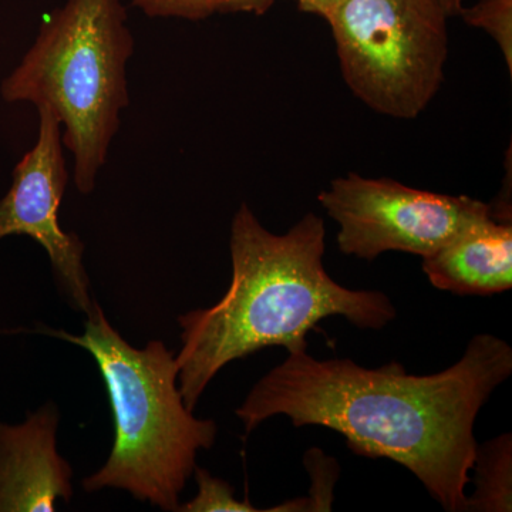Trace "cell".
<instances>
[{
	"label": "cell",
	"mask_w": 512,
	"mask_h": 512,
	"mask_svg": "<svg viewBox=\"0 0 512 512\" xmlns=\"http://www.w3.org/2000/svg\"><path fill=\"white\" fill-rule=\"evenodd\" d=\"M511 373V346L494 335L474 336L456 365L429 376L409 375L397 362L367 369L298 350L266 373L235 413L247 433L274 416L293 427L338 431L353 453L389 458L444 510L466 512L477 416Z\"/></svg>",
	"instance_id": "6da1fadb"
},
{
	"label": "cell",
	"mask_w": 512,
	"mask_h": 512,
	"mask_svg": "<svg viewBox=\"0 0 512 512\" xmlns=\"http://www.w3.org/2000/svg\"><path fill=\"white\" fill-rule=\"evenodd\" d=\"M325 237V222L313 212L278 235L245 202L239 207L231 225L227 293L211 308L178 318V386L191 412L228 363L271 346L306 350V335L322 319L342 316L373 330L396 319L389 296L345 288L326 272Z\"/></svg>",
	"instance_id": "7a4b0ae2"
},
{
	"label": "cell",
	"mask_w": 512,
	"mask_h": 512,
	"mask_svg": "<svg viewBox=\"0 0 512 512\" xmlns=\"http://www.w3.org/2000/svg\"><path fill=\"white\" fill-rule=\"evenodd\" d=\"M83 335L46 329V335L90 353L109 392L114 446L107 463L83 481L84 490L119 488L164 511H178L200 450L217 439V424L185 406L173 352L160 340L137 349L94 303Z\"/></svg>",
	"instance_id": "3957f363"
},
{
	"label": "cell",
	"mask_w": 512,
	"mask_h": 512,
	"mask_svg": "<svg viewBox=\"0 0 512 512\" xmlns=\"http://www.w3.org/2000/svg\"><path fill=\"white\" fill-rule=\"evenodd\" d=\"M134 39L121 0H66L0 86L9 103L45 107L73 154L77 190L90 194L130 103L127 63Z\"/></svg>",
	"instance_id": "277c9868"
},
{
	"label": "cell",
	"mask_w": 512,
	"mask_h": 512,
	"mask_svg": "<svg viewBox=\"0 0 512 512\" xmlns=\"http://www.w3.org/2000/svg\"><path fill=\"white\" fill-rule=\"evenodd\" d=\"M448 16L437 0H348L328 19L343 79L367 107L412 120L439 92Z\"/></svg>",
	"instance_id": "5b68a950"
},
{
	"label": "cell",
	"mask_w": 512,
	"mask_h": 512,
	"mask_svg": "<svg viewBox=\"0 0 512 512\" xmlns=\"http://www.w3.org/2000/svg\"><path fill=\"white\" fill-rule=\"evenodd\" d=\"M318 200L339 224L340 251L366 261L389 251L427 258L491 217V205L467 195L436 194L355 173L333 180Z\"/></svg>",
	"instance_id": "8992f818"
},
{
	"label": "cell",
	"mask_w": 512,
	"mask_h": 512,
	"mask_svg": "<svg viewBox=\"0 0 512 512\" xmlns=\"http://www.w3.org/2000/svg\"><path fill=\"white\" fill-rule=\"evenodd\" d=\"M39 134L32 150L13 170L8 194L0 200V239L26 235L45 248L60 292L76 311H92L90 281L84 268V244L60 227L59 210L69 174L63 154L62 126L39 107Z\"/></svg>",
	"instance_id": "52a82bcc"
},
{
	"label": "cell",
	"mask_w": 512,
	"mask_h": 512,
	"mask_svg": "<svg viewBox=\"0 0 512 512\" xmlns=\"http://www.w3.org/2000/svg\"><path fill=\"white\" fill-rule=\"evenodd\" d=\"M57 426L53 403L25 423H0V512H53L57 500L69 503L73 471L57 453Z\"/></svg>",
	"instance_id": "ba28073f"
},
{
	"label": "cell",
	"mask_w": 512,
	"mask_h": 512,
	"mask_svg": "<svg viewBox=\"0 0 512 512\" xmlns=\"http://www.w3.org/2000/svg\"><path fill=\"white\" fill-rule=\"evenodd\" d=\"M434 288L456 295L488 296L512 288V225L493 217L471 225L423 258Z\"/></svg>",
	"instance_id": "9c48e42d"
},
{
	"label": "cell",
	"mask_w": 512,
	"mask_h": 512,
	"mask_svg": "<svg viewBox=\"0 0 512 512\" xmlns=\"http://www.w3.org/2000/svg\"><path fill=\"white\" fill-rule=\"evenodd\" d=\"M476 473V491L468 497L467 511L510 512L512 510V439L503 434L477 446L471 473Z\"/></svg>",
	"instance_id": "30bf717a"
},
{
	"label": "cell",
	"mask_w": 512,
	"mask_h": 512,
	"mask_svg": "<svg viewBox=\"0 0 512 512\" xmlns=\"http://www.w3.org/2000/svg\"><path fill=\"white\" fill-rule=\"evenodd\" d=\"M458 15L474 28L484 29L503 52L512 70V0H478L477 5L463 8Z\"/></svg>",
	"instance_id": "8fae6325"
},
{
	"label": "cell",
	"mask_w": 512,
	"mask_h": 512,
	"mask_svg": "<svg viewBox=\"0 0 512 512\" xmlns=\"http://www.w3.org/2000/svg\"><path fill=\"white\" fill-rule=\"evenodd\" d=\"M195 480L198 484V493L178 508L184 512H255L259 511L248 500L238 501L234 495V488L227 481L211 476L210 471L195 467Z\"/></svg>",
	"instance_id": "7c38bea8"
},
{
	"label": "cell",
	"mask_w": 512,
	"mask_h": 512,
	"mask_svg": "<svg viewBox=\"0 0 512 512\" xmlns=\"http://www.w3.org/2000/svg\"><path fill=\"white\" fill-rule=\"evenodd\" d=\"M148 18L202 20L222 12L224 0H131Z\"/></svg>",
	"instance_id": "4fadbf2b"
},
{
	"label": "cell",
	"mask_w": 512,
	"mask_h": 512,
	"mask_svg": "<svg viewBox=\"0 0 512 512\" xmlns=\"http://www.w3.org/2000/svg\"><path fill=\"white\" fill-rule=\"evenodd\" d=\"M275 0H224L221 13H254L264 15L274 5Z\"/></svg>",
	"instance_id": "5bb4252c"
},
{
	"label": "cell",
	"mask_w": 512,
	"mask_h": 512,
	"mask_svg": "<svg viewBox=\"0 0 512 512\" xmlns=\"http://www.w3.org/2000/svg\"><path fill=\"white\" fill-rule=\"evenodd\" d=\"M299 9L328 20L348 0H296Z\"/></svg>",
	"instance_id": "9a60e30c"
},
{
	"label": "cell",
	"mask_w": 512,
	"mask_h": 512,
	"mask_svg": "<svg viewBox=\"0 0 512 512\" xmlns=\"http://www.w3.org/2000/svg\"><path fill=\"white\" fill-rule=\"evenodd\" d=\"M437 2L440 3L448 18L458 15L460 10L463 9V0H437Z\"/></svg>",
	"instance_id": "2e32d148"
}]
</instances>
